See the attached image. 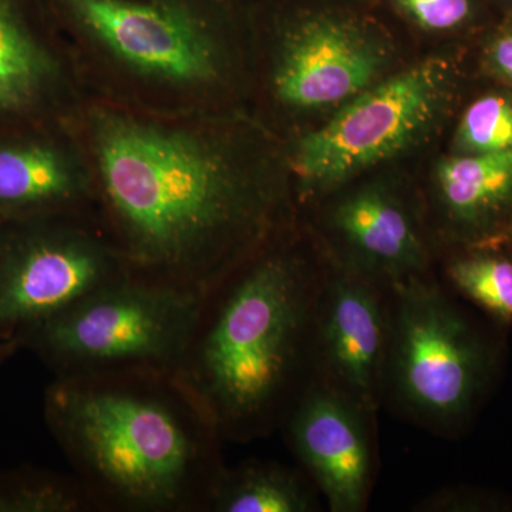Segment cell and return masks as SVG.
Here are the masks:
<instances>
[{
  "label": "cell",
  "instance_id": "obj_1",
  "mask_svg": "<svg viewBox=\"0 0 512 512\" xmlns=\"http://www.w3.org/2000/svg\"><path fill=\"white\" fill-rule=\"evenodd\" d=\"M74 130L97 217L134 278L204 296L286 228L285 188L217 113L89 96Z\"/></svg>",
  "mask_w": 512,
  "mask_h": 512
},
{
  "label": "cell",
  "instance_id": "obj_2",
  "mask_svg": "<svg viewBox=\"0 0 512 512\" xmlns=\"http://www.w3.org/2000/svg\"><path fill=\"white\" fill-rule=\"evenodd\" d=\"M284 231L202 296L174 373L221 440L268 436L285 423L313 380L329 261L318 265L296 251Z\"/></svg>",
  "mask_w": 512,
  "mask_h": 512
},
{
  "label": "cell",
  "instance_id": "obj_3",
  "mask_svg": "<svg viewBox=\"0 0 512 512\" xmlns=\"http://www.w3.org/2000/svg\"><path fill=\"white\" fill-rule=\"evenodd\" d=\"M47 426L103 510L204 511L221 439L174 373L56 376Z\"/></svg>",
  "mask_w": 512,
  "mask_h": 512
},
{
  "label": "cell",
  "instance_id": "obj_4",
  "mask_svg": "<svg viewBox=\"0 0 512 512\" xmlns=\"http://www.w3.org/2000/svg\"><path fill=\"white\" fill-rule=\"evenodd\" d=\"M84 86L153 113H217L234 76L235 0H47Z\"/></svg>",
  "mask_w": 512,
  "mask_h": 512
},
{
  "label": "cell",
  "instance_id": "obj_5",
  "mask_svg": "<svg viewBox=\"0 0 512 512\" xmlns=\"http://www.w3.org/2000/svg\"><path fill=\"white\" fill-rule=\"evenodd\" d=\"M202 296L144 279H123L18 338L56 376L175 373Z\"/></svg>",
  "mask_w": 512,
  "mask_h": 512
},
{
  "label": "cell",
  "instance_id": "obj_6",
  "mask_svg": "<svg viewBox=\"0 0 512 512\" xmlns=\"http://www.w3.org/2000/svg\"><path fill=\"white\" fill-rule=\"evenodd\" d=\"M387 397L410 419L448 430L473 409L488 370L483 342L429 275L389 286Z\"/></svg>",
  "mask_w": 512,
  "mask_h": 512
},
{
  "label": "cell",
  "instance_id": "obj_7",
  "mask_svg": "<svg viewBox=\"0 0 512 512\" xmlns=\"http://www.w3.org/2000/svg\"><path fill=\"white\" fill-rule=\"evenodd\" d=\"M451 92L450 66L444 60H427L349 100L293 148L299 191L329 194L413 146L439 121Z\"/></svg>",
  "mask_w": 512,
  "mask_h": 512
},
{
  "label": "cell",
  "instance_id": "obj_8",
  "mask_svg": "<svg viewBox=\"0 0 512 512\" xmlns=\"http://www.w3.org/2000/svg\"><path fill=\"white\" fill-rule=\"evenodd\" d=\"M130 276L97 214L3 221L0 339L18 338Z\"/></svg>",
  "mask_w": 512,
  "mask_h": 512
},
{
  "label": "cell",
  "instance_id": "obj_9",
  "mask_svg": "<svg viewBox=\"0 0 512 512\" xmlns=\"http://www.w3.org/2000/svg\"><path fill=\"white\" fill-rule=\"evenodd\" d=\"M271 67L272 94L292 110L345 104L375 86L389 40L365 3L282 0Z\"/></svg>",
  "mask_w": 512,
  "mask_h": 512
},
{
  "label": "cell",
  "instance_id": "obj_10",
  "mask_svg": "<svg viewBox=\"0 0 512 512\" xmlns=\"http://www.w3.org/2000/svg\"><path fill=\"white\" fill-rule=\"evenodd\" d=\"M87 97L49 8L0 0V133L73 124Z\"/></svg>",
  "mask_w": 512,
  "mask_h": 512
},
{
  "label": "cell",
  "instance_id": "obj_11",
  "mask_svg": "<svg viewBox=\"0 0 512 512\" xmlns=\"http://www.w3.org/2000/svg\"><path fill=\"white\" fill-rule=\"evenodd\" d=\"M390 322L389 288L329 261L316 322L313 380L376 416L386 392Z\"/></svg>",
  "mask_w": 512,
  "mask_h": 512
},
{
  "label": "cell",
  "instance_id": "obj_12",
  "mask_svg": "<svg viewBox=\"0 0 512 512\" xmlns=\"http://www.w3.org/2000/svg\"><path fill=\"white\" fill-rule=\"evenodd\" d=\"M284 424L293 453L329 510L365 511L375 478L376 416L312 380Z\"/></svg>",
  "mask_w": 512,
  "mask_h": 512
},
{
  "label": "cell",
  "instance_id": "obj_13",
  "mask_svg": "<svg viewBox=\"0 0 512 512\" xmlns=\"http://www.w3.org/2000/svg\"><path fill=\"white\" fill-rule=\"evenodd\" d=\"M329 261L392 286L429 275L431 252L416 205L383 183L357 187L328 205L323 218Z\"/></svg>",
  "mask_w": 512,
  "mask_h": 512
},
{
  "label": "cell",
  "instance_id": "obj_14",
  "mask_svg": "<svg viewBox=\"0 0 512 512\" xmlns=\"http://www.w3.org/2000/svg\"><path fill=\"white\" fill-rule=\"evenodd\" d=\"M96 214L92 167L74 124L0 133V220Z\"/></svg>",
  "mask_w": 512,
  "mask_h": 512
},
{
  "label": "cell",
  "instance_id": "obj_15",
  "mask_svg": "<svg viewBox=\"0 0 512 512\" xmlns=\"http://www.w3.org/2000/svg\"><path fill=\"white\" fill-rule=\"evenodd\" d=\"M441 224L454 241L484 245L512 228V150L454 154L436 168Z\"/></svg>",
  "mask_w": 512,
  "mask_h": 512
},
{
  "label": "cell",
  "instance_id": "obj_16",
  "mask_svg": "<svg viewBox=\"0 0 512 512\" xmlns=\"http://www.w3.org/2000/svg\"><path fill=\"white\" fill-rule=\"evenodd\" d=\"M318 507L312 485L298 471L275 463H248L231 470L222 467L204 511L313 512Z\"/></svg>",
  "mask_w": 512,
  "mask_h": 512
},
{
  "label": "cell",
  "instance_id": "obj_17",
  "mask_svg": "<svg viewBox=\"0 0 512 512\" xmlns=\"http://www.w3.org/2000/svg\"><path fill=\"white\" fill-rule=\"evenodd\" d=\"M103 511L79 478L37 468L0 471V512Z\"/></svg>",
  "mask_w": 512,
  "mask_h": 512
},
{
  "label": "cell",
  "instance_id": "obj_18",
  "mask_svg": "<svg viewBox=\"0 0 512 512\" xmlns=\"http://www.w3.org/2000/svg\"><path fill=\"white\" fill-rule=\"evenodd\" d=\"M448 282L461 295L504 323H512V259L497 252L470 249L446 265Z\"/></svg>",
  "mask_w": 512,
  "mask_h": 512
},
{
  "label": "cell",
  "instance_id": "obj_19",
  "mask_svg": "<svg viewBox=\"0 0 512 512\" xmlns=\"http://www.w3.org/2000/svg\"><path fill=\"white\" fill-rule=\"evenodd\" d=\"M456 154L512 150V94L491 92L464 110L454 137Z\"/></svg>",
  "mask_w": 512,
  "mask_h": 512
},
{
  "label": "cell",
  "instance_id": "obj_20",
  "mask_svg": "<svg viewBox=\"0 0 512 512\" xmlns=\"http://www.w3.org/2000/svg\"><path fill=\"white\" fill-rule=\"evenodd\" d=\"M404 20L423 32L460 33L488 28L495 19L488 0H384Z\"/></svg>",
  "mask_w": 512,
  "mask_h": 512
},
{
  "label": "cell",
  "instance_id": "obj_21",
  "mask_svg": "<svg viewBox=\"0 0 512 512\" xmlns=\"http://www.w3.org/2000/svg\"><path fill=\"white\" fill-rule=\"evenodd\" d=\"M484 46V69L512 89V13L488 26Z\"/></svg>",
  "mask_w": 512,
  "mask_h": 512
},
{
  "label": "cell",
  "instance_id": "obj_22",
  "mask_svg": "<svg viewBox=\"0 0 512 512\" xmlns=\"http://www.w3.org/2000/svg\"><path fill=\"white\" fill-rule=\"evenodd\" d=\"M22 349L23 343L19 338L0 339V367Z\"/></svg>",
  "mask_w": 512,
  "mask_h": 512
},
{
  "label": "cell",
  "instance_id": "obj_23",
  "mask_svg": "<svg viewBox=\"0 0 512 512\" xmlns=\"http://www.w3.org/2000/svg\"><path fill=\"white\" fill-rule=\"evenodd\" d=\"M495 15L504 16L512 13V0H488Z\"/></svg>",
  "mask_w": 512,
  "mask_h": 512
},
{
  "label": "cell",
  "instance_id": "obj_24",
  "mask_svg": "<svg viewBox=\"0 0 512 512\" xmlns=\"http://www.w3.org/2000/svg\"><path fill=\"white\" fill-rule=\"evenodd\" d=\"M316 2H348V3H366V0H316Z\"/></svg>",
  "mask_w": 512,
  "mask_h": 512
},
{
  "label": "cell",
  "instance_id": "obj_25",
  "mask_svg": "<svg viewBox=\"0 0 512 512\" xmlns=\"http://www.w3.org/2000/svg\"><path fill=\"white\" fill-rule=\"evenodd\" d=\"M3 221L0 220V238H2Z\"/></svg>",
  "mask_w": 512,
  "mask_h": 512
}]
</instances>
